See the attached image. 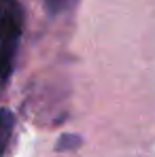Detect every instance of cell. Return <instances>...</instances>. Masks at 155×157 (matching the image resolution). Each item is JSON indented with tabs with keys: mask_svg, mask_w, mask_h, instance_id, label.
<instances>
[{
	"mask_svg": "<svg viewBox=\"0 0 155 157\" xmlns=\"http://www.w3.org/2000/svg\"><path fill=\"white\" fill-rule=\"evenodd\" d=\"M24 30V11L17 0H0V81L11 75Z\"/></svg>",
	"mask_w": 155,
	"mask_h": 157,
	"instance_id": "6da1fadb",
	"label": "cell"
},
{
	"mask_svg": "<svg viewBox=\"0 0 155 157\" xmlns=\"http://www.w3.org/2000/svg\"><path fill=\"white\" fill-rule=\"evenodd\" d=\"M43 2H45V6H47V11H49L51 15L64 13V11H68L70 6L77 4V0H43Z\"/></svg>",
	"mask_w": 155,
	"mask_h": 157,
	"instance_id": "3957f363",
	"label": "cell"
},
{
	"mask_svg": "<svg viewBox=\"0 0 155 157\" xmlns=\"http://www.w3.org/2000/svg\"><path fill=\"white\" fill-rule=\"evenodd\" d=\"M13 128H15V117L11 110L6 108H0V155L6 151L9 147V140L13 136Z\"/></svg>",
	"mask_w": 155,
	"mask_h": 157,
	"instance_id": "7a4b0ae2",
	"label": "cell"
}]
</instances>
